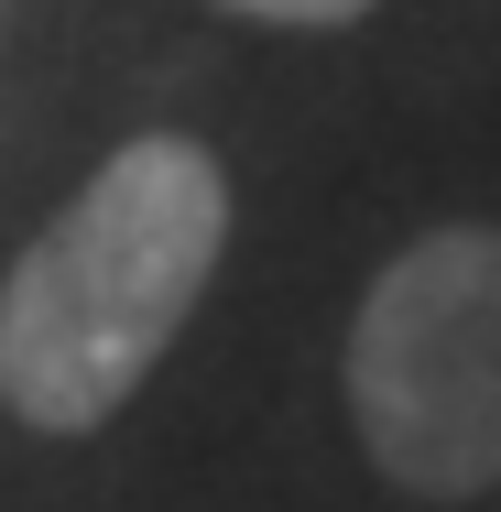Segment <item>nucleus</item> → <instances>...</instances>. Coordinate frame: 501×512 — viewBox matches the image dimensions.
Instances as JSON below:
<instances>
[{
	"instance_id": "obj_1",
	"label": "nucleus",
	"mask_w": 501,
	"mask_h": 512,
	"mask_svg": "<svg viewBox=\"0 0 501 512\" xmlns=\"http://www.w3.org/2000/svg\"><path fill=\"white\" fill-rule=\"evenodd\" d=\"M229 251V175L186 131L120 142L0 273V404L33 436H99L153 382Z\"/></svg>"
},
{
	"instance_id": "obj_3",
	"label": "nucleus",
	"mask_w": 501,
	"mask_h": 512,
	"mask_svg": "<svg viewBox=\"0 0 501 512\" xmlns=\"http://www.w3.org/2000/svg\"><path fill=\"white\" fill-rule=\"evenodd\" d=\"M218 11H251V22H349L371 0H218Z\"/></svg>"
},
{
	"instance_id": "obj_2",
	"label": "nucleus",
	"mask_w": 501,
	"mask_h": 512,
	"mask_svg": "<svg viewBox=\"0 0 501 512\" xmlns=\"http://www.w3.org/2000/svg\"><path fill=\"white\" fill-rule=\"evenodd\" d=\"M349 425L414 502L501 491V229L458 218L403 240L349 316Z\"/></svg>"
}]
</instances>
